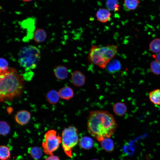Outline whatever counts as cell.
Wrapping results in <instances>:
<instances>
[{"mask_svg":"<svg viewBox=\"0 0 160 160\" xmlns=\"http://www.w3.org/2000/svg\"><path fill=\"white\" fill-rule=\"evenodd\" d=\"M88 132L100 142L114 133L117 124L113 116L104 110L91 111L87 122Z\"/></svg>","mask_w":160,"mask_h":160,"instance_id":"obj_1","label":"cell"},{"mask_svg":"<svg viewBox=\"0 0 160 160\" xmlns=\"http://www.w3.org/2000/svg\"><path fill=\"white\" fill-rule=\"evenodd\" d=\"M1 101L12 100L20 95L24 88V80L13 68L0 72Z\"/></svg>","mask_w":160,"mask_h":160,"instance_id":"obj_2","label":"cell"},{"mask_svg":"<svg viewBox=\"0 0 160 160\" xmlns=\"http://www.w3.org/2000/svg\"><path fill=\"white\" fill-rule=\"evenodd\" d=\"M18 62L26 71L36 68L40 58L39 49L33 45L23 47L18 54Z\"/></svg>","mask_w":160,"mask_h":160,"instance_id":"obj_3","label":"cell"},{"mask_svg":"<svg viewBox=\"0 0 160 160\" xmlns=\"http://www.w3.org/2000/svg\"><path fill=\"white\" fill-rule=\"evenodd\" d=\"M62 144L65 153L71 157L73 148L79 141L78 130L75 127L69 126L65 128L62 134Z\"/></svg>","mask_w":160,"mask_h":160,"instance_id":"obj_4","label":"cell"},{"mask_svg":"<svg viewBox=\"0 0 160 160\" xmlns=\"http://www.w3.org/2000/svg\"><path fill=\"white\" fill-rule=\"evenodd\" d=\"M89 61L103 69L109 62L106 48L93 45L90 49L88 56Z\"/></svg>","mask_w":160,"mask_h":160,"instance_id":"obj_5","label":"cell"},{"mask_svg":"<svg viewBox=\"0 0 160 160\" xmlns=\"http://www.w3.org/2000/svg\"><path fill=\"white\" fill-rule=\"evenodd\" d=\"M61 143L62 137L55 130L48 131L44 135L42 144L44 153L47 155H53V152L58 149Z\"/></svg>","mask_w":160,"mask_h":160,"instance_id":"obj_6","label":"cell"},{"mask_svg":"<svg viewBox=\"0 0 160 160\" xmlns=\"http://www.w3.org/2000/svg\"><path fill=\"white\" fill-rule=\"evenodd\" d=\"M71 80V83L74 86L79 87L82 86L84 84L86 77L82 73L76 70L72 73Z\"/></svg>","mask_w":160,"mask_h":160,"instance_id":"obj_7","label":"cell"},{"mask_svg":"<svg viewBox=\"0 0 160 160\" xmlns=\"http://www.w3.org/2000/svg\"><path fill=\"white\" fill-rule=\"evenodd\" d=\"M30 113L28 111L23 110L18 111L15 114V118L18 124L23 125L28 123L31 118Z\"/></svg>","mask_w":160,"mask_h":160,"instance_id":"obj_8","label":"cell"},{"mask_svg":"<svg viewBox=\"0 0 160 160\" xmlns=\"http://www.w3.org/2000/svg\"><path fill=\"white\" fill-rule=\"evenodd\" d=\"M96 16L97 20L102 23H105L109 21L111 14L110 11L106 8H101L97 11Z\"/></svg>","mask_w":160,"mask_h":160,"instance_id":"obj_9","label":"cell"},{"mask_svg":"<svg viewBox=\"0 0 160 160\" xmlns=\"http://www.w3.org/2000/svg\"><path fill=\"white\" fill-rule=\"evenodd\" d=\"M54 72L56 77L59 80L65 79L68 77V72L67 68L63 65H58L54 69Z\"/></svg>","mask_w":160,"mask_h":160,"instance_id":"obj_10","label":"cell"},{"mask_svg":"<svg viewBox=\"0 0 160 160\" xmlns=\"http://www.w3.org/2000/svg\"><path fill=\"white\" fill-rule=\"evenodd\" d=\"M58 93L60 97L66 100H69L73 97L74 95L73 90L68 86L61 88L59 90Z\"/></svg>","mask_w":160,"mask_h":160,"instance_id":"obj_11","label":"cell"},{"mask_svg":"<svg viewBox=\"0 0 160 160\" xmlns=\"http://www.w3.org/2000/svg\"><path fill=\"white\" fill-rule=\"evenodd\" d=\"M113 110L116 115L119 116H121L126 113L127 108L124 103L119 102L114 104L113 107Z\"/></svg>","mask_w":160,"mask_h":160,"instance_id":"obj_12","label":"cell"},{"mask_svg":"<svg viewBox=\"0 0 160 160\" xmlns=\"http://www.w3.org/2000/svg\"><path fill=\"white\" fill-rule=\"evenodd\" d=\"M60 97L58 92L55 90L49 91L46 95V98L47 101L52 105L55 104L58 102Z\"/></svg>","mask_w":160,"mask_h":160,"instance_id":"obj_13","label":"cell"},{"mask_svg":"<svg viewBox=\"0 0 160 160\" xmlns=\"http://www.w3.org/2000/svg\"><path fill=\"white\" fill-rule=\"evenodd\" d=\"M47 34L42 29L39 28L36 30L33 34L34 40L37 43L44 41L47 38Z\"/></svg>","mask_w":160,"mask_h":160,"instance_id":"obj_14","label":"cell"},{"mask_svg":"<svg viewBox=\"0 0 160 160\" xmlns=\"http://www.w3.org/2000/svg\"><path fill=\"white\" fill-rule=\"evenodd\" d=\"M121 67L120 62L117 60H112L107 64L106 68L109 72L113 73L119 70Z\"/></svg>","mask_w":160,"mask_h":160,"instance_id":"obj_15","label":"cell"},{"mask_svg":"<svg viewBox=\"0 0 160 160\" xmlns=\"http://www.w3.org/2000/svg\"><path fill=\"white\" fill-rule=\"evenodd\" d=\"M151 102L156 105H160V89H156L151 92L149 94Z\"/></svg>","mask_w":160,"mask_h":160,"instance_id":"obj_16","label":"cell"},{"mask_svg":"<svg viewBox=\"0 0 160 160\" xmlns=\"http://www.w3.org/2000/svg\"><path fill=\"white\" fill-rule=\"evenodd\" d=\"M102 148L108 152H111L113 151L114 144L113 140L109 138L104 139L100 142Z\"/></svg>","mask_w":160,"mask_h":160,"instance_id":"obj_17","label":"cell"},{"mask_svg":"<svg viewBox=\"0 0 160 160\" xmlns=\"http://www.w3.org/2000/svg\"><path fill=\"white\" fill-rule=\"evenodd\" d=\"M140 2V0H124V6L126 10L133 11L138 7Z\"/></svg>","mask_w":160,"mask_h":160,"instance_id":"obj_18","label":"cell"},{"mask_svg":"<svg viewBox=\"0 0 160 160\" xmlns=\"http://www.w3.org/2000/svg\"><path fill=\"white\" fill-rule=\"evenodd\" d=\"M79 144L82 148L89 149L92 147L93 141L91 138L87 136H84L80 139Z\"/></svg>","mask_w":160,"mask_h":160,"instance_id":"obj_19","label":"cell"},{"mask_svg":"<svg viewBox=\"0 0 160 160\" xmlns=\"http://www.w3.org/2000/svg\"><path fill=\"white\" fill-rule=\"evenodd\" d=\"M28 153L35 160H37L40 159L42 155V150L37 147H30L28 149Z\"/></svg>","mask_w":160,"mask_h":160,"instance_id":"obj_20","label":"cell"},{"mask_svg":"<svg viewBox=\"0 0 160 160\" xmlns=\"http://www.w3.org/2000/svg\"><path fill=\"white\" fill-rule=\"evenodd\" d=\"M149 47L151 51L153 53L160 52V38L153 39L150 43Z\"/></svg>","mask_w":160,"mask_h":160,"instance_id":"obj_21","label":"cell"},{"mask_svg":"<svg viewBox=\"0 0 160 160\" xmlns=\"http://www.w3.org/2000/svg\"><path fill=\"white\" fill-rule=\"evenodd\" d=\"M10 153L8 147L1 145L0 147V159L1 160H7L10 157Z\"/></svg>","mask_w":160,"mask_h":160,"instance_id":"obj_22","label":"cell"},{"mask_svg":"<svg viewBox=\"0 0 160 160\" xmlns=\"http://www.w3.org/2000/svg\"><path fill=\"white\" fill-rule=\"evenodd\" d=\"M106 5L107 9L109 11H117L119 9L117 0H107Z\"/></svg>","mask_w":160,"mask_h":160,"instance_id":"obj_23","label":"cell"},{"mask_svg":"<svg viewBox=\"0 0 160 160\" xmlns=\"http://www.w3.org/2000/svg\"><path fill=\"white\" fill-rule=\"evenodd\" d=\"M150 69L154 74H160V63L156 60L152 61L150 64Z\"/></svg>","mask_w":160,"mask_h":160,"instance_id":"obj_24","label":"cell"},{"mask_svg":"<svg viewBox=\"0 0 160 160\" xmlns=\"http://www.w3.org/2000/svg\"><path fill=\"white\" fill-rule=\"evenodd\" d=\"M10 129L9 124L4 121H1L0 122V133L1 135H5L9 132Z\"/></svg>","mask_w":160,"mask_h":160,"instance_id":"obj_25","label":"cell"},{"mask_svg":"<svg viewBox=\"0 0 160 160\" xmlns=\"http://www.w3.org/2000/svg\"><path fill=\"white\" fill-rule=\"evenodd\" d=\"M0 62V72L6 71L8 69V63L5 59L1 58Z\"/></svg>","mask_w":160,"mask_h":160,"instance_id":"obj_26","label":"cell"},{"mask_svg":"<svg viewBox=\"0 0 160 160\" xmlns=\"http://www.w3.org/2000/svg\"><path fill=\"white\" fill-rule=\"evenodd\" d=\"M33 75V72L30 71L29 72H27L23 74V79L27 81H30Z\"/></svg>","mask_w":160,"mask_h":160,"instance_id":"obj_27","label":"cell"},{"mask_svg":"<svg viewBox=\"0 0 160 160\" xmlns=\"http://www.w3.org/2000/svg\"><path fill=\"white\" fill-rule=\"evenodd\" d=\"M45 160H60V159L58 156L53 155L47 157Z\"/></svg>","mask_w":160,"mask_h":160,"instance_id":"obj_28","label":"cell"},{"mask_svg":"<svg viewBox=\"0 0 160 160\" xmlns=\"http://www.w3.org/2000/svg\"><path fill=\"white\" fill-rule=\"evenodd\" d=\"M156 60L160 63V52L158 53L156 56H155Z\"/></svg>","mask_w":160,"mask_h":160,"instance_id":"obj_29","label":"cell"},{"mask_svg":"<svg viewBox=\"0 0 160 160\" xmlns=\"http://www.w3.org/2000/svg\"><path fill=\"white\" fill-rule=\"evenodd\" d=\"M7 110L8 113L9 114H10L13 111V109L12 108L10 107H9L7 108Z\"/></svg>","mask_w":160,"mask_h":160,"instance_id":"obj_30","label":"cell"},{"mask_svg":"<svg viewBox=\"0 0 160 160\" xmlns=\"http://www.w3.org/2000/svg\"><path fill=\"white\" fill-rule=\"evenodd\" d=\"M23 1L25 2H29L32 1L33 0H22Z\"/></svg>","mask_w":160,"mask_h":160,"instance_id":"obj_31","label":"cell"},{"mask_svg":"<svg viewBox=\"0 0 160 160\" xmlns=\"http://www.w3.org/2000/svg\"><path fill=\"white\" fill-rule=\"evenodd\" d=\"M92 160H98V159H93Z\"/></svg>","mask_w":160,"mask_h":160,"instance_id":"obj_32","label":"cell"}]
</instances>
